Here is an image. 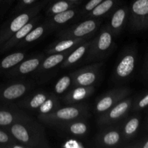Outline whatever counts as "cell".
<instances>
[{"mask_svg": "<svg viewBox=\"0 0 148 148\" xmlns=\"http://www.w3.org/2000/svg\"><path fill=\"white\" fill-rule=\"evenodd\" d=\"M72 51H66L62 52V53H56L49 54V56H46L42 61L40 64L36 69L35 73L36 75H44L45 73L49 72L53 70V69L60 65L63 62L65 58L69 55Z\"/></svg>", "mask_w": 148, "mask_h": 148, "instance_id": "cell-21", "label": "cell"}, {"mask_svg": "<svg viewBox=\"0 0 148 148\" xmlns=\"http://www.w3.org/2000/svg\"><path fill=\"white\" fill-rule=\"evenodd\" d=\"M142 147L143 148H148V140H147V141L142 145Z\"/></svg>", "mask_w": 148, "mask_h": 148, "instance_id": "cell-38", "label": "cell"}, {"mask_svg": "<svg viewBox=\"0 0 148 148\" xmlns=\"http://www.w3.org/2000/svg\"><path fill=\"white\" fill-rule=\"evenodd\" d=\"M38 0H18L17 4L15 7H14L12 11V14H16V13L20 12L24 9L27 8V7H30V6L33 5Z\"/></svg>", "mask_w": 148, "mask_h": 148, "instance_id": "cell-33", "label": "cell"}, {"mask_svg": "<svg viewBox=\"0 0 148 148\" xmlns=\"http://www.w3.org/2000/svg\"><path fill=\"white\" fill-rule=\"evenodd\" d=\"M53 31L51 26L48 24L47 22L44 20L42 23L38 24L36 27H33L27 35L16 46V48H22L24 46L30 45L34 42L37 41L39 39L41 38L47 33Z\"/></svg>", "mask_w": 148, "mask_h": 148, "instance_id": "cell-23", "label": "cell"}, {"mask_svg": "<svg viewBox=\"0 0 148 148\" xmlns=\"http://www.w3.org/2000/svg\"><path fill=\"white\" fill-rule=\"evenodd\" d=\"M123 142L121 127L116 124L102 127L93 140L94 145L97 147H119Z\"/></svg>", "mask_w": 148, "mask_h": 148, "instance_id": "cell-8", "label": "cell"}, {"mask_svg": "<svg viewBox=\"0 0 148 148\" xmlns=\"http://www.w3.org/2000/svg\"><path fill=\"white\" fill-rule=\"evenodd\" d=\"M92 37L81 38H62L58 39L51 43L46 49V54L62 53L66 51H72L83 42L92 38Z\"/></svg>", "mask_w": 148, "mask_h": 148, "instance_id": "cell-20", "label": "cell"}, {"mask_svg": "<svg viewBox=\"0 0 148 148\" xmlns=\"http://www.w3.org/2000/svg\"><path fill=\"white\" fill-rule=\"evenodd\" d=\"M129 93L130 90L128 88L120 87L110 90L99 97L95 101L94 107V111L97 116L105 113L121 100L127 98Z\"/></svg>", "mask_w": 148, "mask_h": 148, "instance_id": "cell-10", "label": "cell"}, {"mask_svg": "<svg viewBox=\"0 0 148 148\" xmlns=\"http://www.w3.org/2000/svg\"><path fill=\"white\" fill-rule=\"evenodd\" d=\"M2 1H3V0H0V4H1V3L2 2Z\"/></svg>", "mask_w": 148, "mask_h": 148, "instance_id": "cell-39", "label": "cell"}, {"mask_svg": "<svg viewBox=\"0 0 148 148\" xmlns=\"http://www.w3.org/2000/svg\"><path fill=\"white\" fill-rule=\"evenodd\" d=\"M140 126V119L137 117H132L127 119L121 127L123 140H129L135 134Z\"/></svg>", "mask_w": 148, "mask_h": 148, "instance_id": "cell-29", "label": "cell"}, {"mask_svg": "<svg viewBox=\"0 0 148 148\" xmlns=\"http://www.w3.org/2000/svg\"><path fill=\"white\" fill-rule=\"evenodd\" d=\"M14 1H15V0H3V7H4V8H7V7H10Z\"/></svg>", "mask_w": 148, "mask_h": 148, "instance_id": "cell-36", "label": "cell"}, {"mask_svg": "<svg viewBox=\"0 0 148 148\" xmlns=\"http://www.w3.org/2000/svg\"><path fill=\"white\" fill-rule=\"evenodd\" d=\"M130 10L127 6H119L109 16L106 26L114 36H117L128 21Z\"/></svg>", "mask_w": 148, "mask_h": 148, "instance_id": "cell-16", "label": "cell"}, {"mask_svg": "<svg viewBox=\"0 0 148 148\" xmlns=\"http://www.w3.org/2000/svg\"><path fill=\"white\" fill-rule=\"evenodd\" d=\"M131 105L132 100L130 98H124L105 113L98 116L97 124L101 127L116 124L128 113Z\"/></svg>", "mask_w": 148, "mask_h": 148, "instance_id": "cell-11", "label": "cell"}, {"mask_svg": "<svg viewBox=\"0 0 148 148\" xmlns=\"http://www.w3.org/2000/svg\"><path fill=\"white\" fill-rule=\"evenodd\" d=\"M130 11V25L133 28H140L142 19L148 16V0H134Z\"/></svg>", "mask_w": 148, "mask_h": 148, "instance_id": "cell-24", "label": "cell"}, {"mask_svg": "<svg viewBox=\"0 0 148 148\" xmlns=\"http://www.w3.org/2000/svg\"><path fill=\"white\" fill-rule=\"evenodd\" d=\"M50 0H40L33 5L16 13L14 17L5 22L0 28V46L7 41L17 30L27 24L32 18L40 14Z\"/></svg>", "mask_w": 148, "mask_h": 148, "instance_id": "cell-3", "label": "cell"}, {"mask_svg": "<svg viewBox=\"0 0 148 148\" xmlns=\"http://www.w3.org/2000/svg\"><path fill=\"white\" fill-rule=\"evenodd\" d=\"M5 130L15 141L25 148L51 147L45 127L31 116L6 127Z\"/></svg>", "mask_w": 148, "mask_h": 148, "instance_id": "cell-1", "label": "cell"}, {"mask_svg": "<svg viewBox=\"0 0 148 148\" xmlns=\"http://www.w3.org/2000/svg\"><path fill=\"white\" fill-rule=\"evenodd\" d=\"M41 20V16L40 14H38L37 16L32 18L27 24L25 25L22 28L17 30L14 34H13L8 40L4 42L1 46H0V54L6 53L9 51L13 48L16 47L17 44L24 38L26 35L32 30L34 27H36L38 24L40 23Z\"/></svg>", "mask_w": 148, "mask_h": 148, "instance_id": "cell-14", "label": "cell"}, {"mask_svg": "<svg viewBox=\"0 0 148 148\" xmlns=\"http://www.w3.org/2000/svg\"><path fill=\"white\" fill-rule=\"evenodd\" d=\"M92 38L83 42L79 46H77L75 49H73L69 53V55L65 58L63 62L61 64L60 67L63 69H68V68L72 67V66H75V64L79 63L86 55L87 51H88L91 41H92Z\"/></svg>", "mask_w": 148, "mask_h": 148, "instance_id": "cell-22", "label": "cell"}, {"mask_svg": "<svg viewBox=\"0 0 148 148\" xmlns=\"http://www.w3.org/2000/svg\"><path fill=\"white\" fill-rule=\"evenodd\" d=\"M66 1H72V2H75V3H80V4H82V1H83V0H66Z\"/></svg>", "mask_w": 148, "mask_h": 148, "instance_id": "cell-37", "label": "cell"}, {"mask_svg": "<svg viewBox=\"0 0 148 148\" xmlns=\"http://www.w3.org/2000/svg\"><path fill=\"white\" fill-rule=\"evenodd\" d=\"M72 86H74L73 79L71 74L69 73L68 75H64L58 79L57 82L55 83L53 91L52 92L59 98V96L64 95Z\"/></svg>", "mask_w": 148, "mask_h": 148, "instance_id": "cell-28", "label": "cell"}, {"mask_svg": "<svg viewBox=\"0 0 148 148\" xmlns=\"http://www.w3.org/2000/svg\"><path fill=\"white\" fill-rule=\"evenodd\" d=\"M62 147H70V148H75V147H83L84 145L82 144H81L79 142L76 141V140H70L66 141L64 144L62 145Z\"/></svg>", "mask_w": 148, "mask_h": 148, "instance_id": "cell-34", "label": "cell"}, {"mask_svg": "<svg viewBox=\"0 0 148 148\" xmlns=\"http://www.w3.org/2000/svg\"><path fill=\"white\" fill-rule=\"evenodd\" d=\"M47 5L48 7L46 10V17H49V16L66 11L69 9L73 8V7H79L82 5V4L72 2V1H66V0H53L51 2H49V4Z\"/></svg>", "mask_w": 148, "mask_h": 148, "instance_id": "cell-27", "label": "cell"}, {"mask_svg": "<svg viewBox=\"0 0 148 148\" xmlns=\"http://www.w3.org/2000/svg\"><path fill=\"white\" fill-rule=\"evenodd\" d=\"M116 47L114 35L106 25L101 27L96 36L92 38L90 47L84 57L85 62H103L113 53Z\"/></svg>", "mask_w": 148, "mask_h": 148, "instance_id": "cell-4", "label": "cell"}, {"mask_svg": "<svg viewBox=\"0 0 148 148\" xmlns=\"http://www.w3.org/2000/svg\"><path fill=\"white\" fill-rule=\"evenodd\" d=\"M94 92V86H73L64 95L62 101L67 105L80 103L91 96Z\"/></svg>", "mask_w": 148, "mask_h": 148, "instance_id": "cell-19", "label": "cell"}, {"mask_svg": "<svg viewBox=\"0 0 148 148\" xmlns=\"http://www.w3.org/2000/svg\"><path fill=\"white\" fill-rule=\"evenodd\" d=\"M120 1L121 0H103L92 11L86 14L82 20L109 17L110 14L119 6Z\"/></svg>", "mask_w": 148, "mask_h": 148, "instance_id": "cell-25", "label": "cell"}, {"mask_svg": "<svg viewBox=\"0 0 148 148\" xmlns=\"http://www.w3.org/2000/svg\"><path fill=\"white\" fill-rule=\"evenodd\" d=\"M36 84L32 80L14 79L0 84V106L16 103L17 101L31 92Z\"/></svg>", "mask_w": 148, "mask_h": 148, "instance_id": "cell-5", "label": "cell"}, {"mask_svg": "<svg viewBox=\"0 0 148 148\" xmlns=\"http://www.w3.org/2000/svg\"><path fill=\"white\" fill-rule=\"evenodd\" d=\"M45 57L46 56L43 53L27 56L18 64L8 71L4 76L7 79H21L25 75L36 72Z\"/></svg>", "mask_w": 148, "mask_h": 148, "instance_id": "cell-12", "label": "cell"}, {"mask_svg": "<svg viewBox=\"0 0 148 148\" xmlns=\"http://www.w3.org/2000/svg\"><path fill=\"white\" fill-rule=\"evenodd\" d=\"M101 23V18L84 19L82 22L61 28L56 36L58 39L94 37Z\"/></svg>", "mask_w": 148, "mask_h": 148, "instance_id": "cell-6", "label": "cell"}, {"mask_svg": "<svg viewBox=\"0 0 148 148\" xmlns=\"http://www.w3.org/2000/svg\"><path fill=\"white\" fill-rule=\"evenodd\" d=\"M55 128H57L64 134L77 137H83L89 132V124L86 119L72 120L59 124Z\"/></svg>", "mask_w": 148, "mask_h": 148, "instance_id": "cell-18", "label": "cell"}, {"mask_svg": "<svg viewBox=\"0 0 148 148\" xmlns=\"http://www.w3.org/2000/svg\"><path fill=\"white\" fill-rule=\"evenodd\" d=\"M0 148H25L4 129L0 128Z\"/></svg>", "mask_w": 148, "mask_h": 148, "instance_id": "cell-31", "label": "cell"}, {"mask_svg": "<svg viewBox=\"0 0 148 148\" xmlns=\"http://www.w3.org/2000/svg\"><path fill=\"white\" fill-rule=\"evenodd\" d=\"M90 116V107L84 103L67 105L64 107H59L51 113L38 115V119L43 124L49 127H56L63 123L72 120L86 119Z\"/></svg>", "mask_w": 148, "mask_h": 148, "instance_id": "cell-2", "label": "cell"}, {"mask_svg": "<svg viewBox=\"0 0 148 148\" xmlns=\"http://www.w3.org/2000/svg\"><path fill=\"white\" fill-rule=\"evenodd\" d=\"M60 107L59 98L51 92L50 96L45 101V102L36 111L38 115L47 114L54 111Z\"/></svg>", "mask_w": 148, "mask_h": 148, "instance_id": "cell-30", "label": "cell"}, {"mask_svg": "<svg viewBox=\"0 0 148 148\" xmlns=\"http://www.w3.org/2000/svg\"><path fill=\"white\" fill-rule=\"evenodd\" d=\"M51 92L45 90L28 92L16 102V105L23 110L36 111L46 99L50 96Z\"/></svg>", "mask_w": 148, "mask_h": 148, "instance_id": "cell-15", "label": "cell"}, {"mask_svg": "<svg viewBox=\"0 0 148 148\" xmlns=\"http://www.w3.org/2000/svg\"><path fill=\"white\" fill-rule=\"evenodd\" d=\"M103 66V62H92L71 72L74 86H94L99 79Z\"/></svg>", "mask_w": 148, "mask_h": 148, "instance_id": "cell-7", "label": "cell"}, {"mask_svg": "<svg viewBox=\"0 0 148 148\" xmlns=\"http://www.w3.org/2000/svg\"><path fill=\"white\" fill-rule=\"evenodd\" d=\"M148 106V94L145 95L143 98L139 100L138 102L137 103V108H144L145 107L147 106Z\"/></svg>", "mask_w": 148, "mask_h": 148, "instance_id": "cell-35", "label": "cell"}, {"mask_svg": "<svg viewBox=\"0 0 148 148\" xmlns=\"http://www.w3.org/2000/svg\"><path fill=\"white\" fill-rule=\"evenodd\" d=\"M29 116L16 103L0 106V128H6L17 121L27 118Z\"/></svg>", "mask_w": 148, "mask_h": 148, "instance_id": "cell-13", "label": "cell"}, {"mask_svg": "<svg viewBox=\"0 0 148 148\" xmlns=\"http://www.w3.org/2000/svg\"><path fill=\"white\" fill-rule=\"evenodd\" d=\"M136 59L131 49L124 51L119 56L112 73L111 79L114 83H121L128 79L134 72Z\"/></svg>", "mask_w": 148, "mask_h": 148, "instance_id": "cell-9", "label": "cell"}, {"mask_svg": "<svg viewBox=\"0 0 148 148\" xmlns=\"http://www.w3.org/2000/svg\"><path fill=\"white\" fill-rule=\"evenodd\" d=\"M27 56H27V52L18 51L1 59L0 60V76H4L8 71L14 67Z\"/></svg>", "mask_w": 148, "mask_h": 148, "instance_id": "cell-26", "label": "cell"}, {"mask_svg": "<svg viewBox=\"0 0 148 148\" xmlns=\"http://www.w3.org/2000/svg\"><path fill=\"white\" fill-rule=\"evenodd\" d=\"M103 1V0H89L84 5L80 6L78 19L82 20L86 14H88L90 12L92 11L95 7H96Z\"/></svg>", "mask_w": 148, "mask_h": 148, "instance_id": "cell-32", "label": "cell"}, {"mask_svg": "<svg viewBox=\"0 0 148 148\" xmlns=\"http://www.w3.org/2000/svg\"><path fill=\"white\" fill-rule=\"evenodd\" d=\"M80 7V6H79ZM79 7H73L62 12L46 17V21L51 26L53 30L66 27L68 23L75 20H78Z\"/></svg>", "mask_w": 148, "mask_h": 148, "instance_id": "cell-17", "label": "cell"}]
</instances>
